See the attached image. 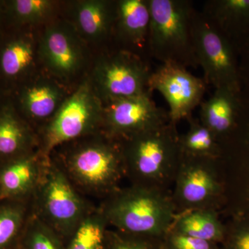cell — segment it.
Masks as SVG:
<instances>
[{"label": "cell", "mask_w": 249, "mask_h": 249, "mask_svg": "<svg viewBox=\"0 0 249 249\" xmlns=\"http://www.w3.org/2000/svg\"><path fill=\"white\" fill-rule=\"evenodd\" d=\"M58 149L61 150L51 156L83 196L103 200L121 188L125 168L119 141L101 132Z\"/></svg>", "instance_id": "6da1fadb"}, {"label": "cell", "mask_w": 249, "mask_h": 249, "mask_svg": "<svg viewBox=\"0 0 249 249\" xmlns=\"http://www.w3.org/2000/svg\"><path fill=\"white\" fill-rule=\"evenodd\" d=\"M179 135L170 121L120 141L130 184L172 191L181 157Z\"/></svg>", "instance_id": "7a4b0ae2"}, {"label": "cell", "mask_w": 249, "mask_h": 249, "mask_svg": "<svg viewBox=\"0 0 249 249\" xmlns=\"http://www.w3.org/2000/svg\"><path fill=\"white\" fill-rule=\"evenodd\" d=\"M171 191L130 184L121 187L99 206L113 229L162 239L177 215Z\"/></svg>", "instance_id": "3957f363"}, {"label": "cell", "mask_w": 249, "mask_h": 249, "mask_svg": "<svg viewBox=\"0 0 249 249\" xmlns=\"http://www.w3.org/2000/svg\"><path fill=\"white\" fill-rule=\"evenodd\" d=\"M150 11L149 55L160 63L199 67L192 22L196 9L190 0H148Z\"/></svg>", "instance_id": "277c9868"}, {"label": "cell", "mask_w": 249, "mask_h": 249, "mask_svg": "<svg viewBox=\"0 0 249 249\" xmlns=\"http://www.w3.org/2000/svg\"><path fill=\"white\" fill-rule=\"evenodd\" d=\"M95 206L77 190L51 156L31 199L32 212L65 242Z\"/></svg>", "instance_id": "5b68a950"}, {"label": "cell", "mask_w": 249, "mask_h": 249, "mask_svg": "<svg viewBox=\"0 0 249 249\" xmlns=\"http://www.w3.org/2000/svg\"><path fill=\"white\" fill-rule=\"evenodd\" d=\"M103 109L92 82L85 80L42 126L38 134L39 151L49 158L62 145L101 132Z\"/></svg>", "instance_id": "8992f818"}, {"label": "cell", "mask_w": 249, "mask_h": 249, "mask_svg": "<svg viewBox=\"0 0 249 249\" xmlns=\"http://www.w3.org/2000/svg\"><path fill=\"white\" fill-rule=\"evenodd\" d=\"M171 193L177 215L196 210L219 212L225 186L219 158L181 155Z\"/></svg>", "instance_id": "52a82bcc"}, {"label": "cell", "mask_w": 249, "mask_h": 249, "mask_svg": "<svg viewBox=\"0 0 249 249\" xmlns=\"http://www.w3.org/2000/svg\"><path fill=\"white\" fill-rule=\"evenodd\" d=\"M240 102L235 127L219 142V160L222 169H233L224 176L226 204L235 215H249V86L242 88Z\"/></svg>", "instance_id": "ba28073f"}, {"label": "cell", "mask_w": 249, "mask_h": 249, "mask_svg": "<svg viewBox=\"0 0 249 249\" xmlns=\"http://www.w3.org/2000/svg\"><path fill=\"white\" fill-rule=\"evenodd\" d=\"M192 34L196 59L206 84L214 89L227 88L240 92L243 87L239 54L201 11L196 10L193 16Z\"/></svg>", "instance_id": "9c48e42d"}, {"label": "cell", "mask_w": 249, "mask_h": 249, "mask_svg": "<svg viewBox=\"0 0 249 249\" xmlns=\"http://www.w3.org/2000/svg\"><path fill=\"white\" fill-rule=\"evenodd\" d=\"M152 71L147 60L117 49L98 60L93 73V86L106 104L150 91L148 83Z\"/></svg>", "instance_id": "30bf717a"}, {"label": "cell", "mask_w": 249, "mask_h": 249, "mask_svg": "<svg viewBox=\"0 0 249 249\" xmlns=\"http://www.w3.org/2000/svg\"><path fill=\"white\" fill-rule=\"evenodd\" d=\"M151 91L104 104L101 132L114 140H124L170 122L168 110L157 106Z\"/></svg>", "instance_id": "8fae6325"}, {"label": "cell", "mask_w": 249, "mask_h": 249, "mask_svg": "<svg viewBox=\"0 0 249 249\" xmlns=\"http://www.w3.org/2000/svg\"><path fill=\"white\" fill-rule=\"evenodd\" d=\"M207 86L204 78L173 62L160 63L148 83L149 90L158 91L168 103L170 121L175 124L193 115L202 102Z\"/></svg>", "instance_id": "7c38bea8"}, {"label": "cell", "mask_w": 249, "mask_h": 249, "mask_svg": "<svg viewBox=\"0 0 249 249\" xmlns=\"http://www.w3.org/2000/svg\"><path fill=\"white\" fill-rule=\"evenodd\" d=\"M49 158L37 149L0 163V199L31 200Z\"/></svg>", "instance_id": "4fadbf2b"}, {"label": "cell", "mask_w": 249, "mask_h": 249, "mask_svg": "<svg viewBox=\"0 0 249 249\" xmlns=\"http://www.w3.org/2000/svg\"><path fill=\"white\" fill-rule=\"evenodd\" d=\"M150 11L148 0L116 1L113 35L124 45L123 51L147 60L149 55Z\"/></svg>", "instance_id": "5bb4252c"}, {"label": "cell", "mask_w": 249, "mask_h": 249, "mask_svg": "<svg viewBox=\"0 0 249 249\" xmlns=\"http://www.w3.org/2000/svg\"><path fill=\"white\" fill-rule=\"evenodd\" d=\"M40 53L49 70L60 76L73 75L83 62V51L76 34L63 24H54L46 29Z\"/></svg>", "instance_id": "9a60e30c"}, {"label": "cell", "mask_w": 249, "mask_h": 249, "mask_svg": "<svg viewBox=\"0 0 249 249\" xmlns=\"http://www.w3.org/2000/svg\"><path fill=\"white\" fill-rule=\"evenodd\" d=\"M201 11L240 56L249 41V0H208Z\"/></svg>", "instance_id": "2e32d148"}, {"label": "cell", "mask_w": 249, "mask_h": 249, "mask_svg": "<svg viewBox=\"0 0 249 249\" xmlns=\"http://www.w3.org/2000/svg\"><path fill=\"white\" fill-rule=\"evenodd\" d=\"M38 135L11 108L0 110V163L37 150Z\"/></svg>", "instance_id": "e0dca14e"}, {"label": "cell", "mask_w": 249, "mask_h": 249, "mask_svg": "<svg viewBox=\"0 0 249 249\" xmlns=\"http://www.w3.org/2000/svg\"><path fill=\"white\" fill-rule=\"evenodd\" d=\"M240 92L227 88L214 89L212 96L199 106V121L215 134L219 142L235 127Z\"/></svg>", "instance_id": "ac0fdd59"}, {"label": "cell", "mask_w": 249, "mask_h": 249, "mask_svg": "<svg viewBox=\"0 0 249 249\" xmlns=\"http://www.w3.org/2000/svg\"><path fill=\"white\" fill-rule=\"evenodd\" d=\"M116 1L86 0L75 7V19L80 32L88 38L104 40L113 35Z\"/></svg>", "instance_id": "d6986e66"}, {"label": "cell", "mask_w": 249, "mask_h": 249, "mask_svg": "<svg viewBox=\"0 0 249 249\" xmlns=\"http://www.w3.org/2000/svg\"><path fill=\"white\" fill-rule=\"evenodd\" d=\"M20 100L29 119L47 123L63 102V93L53 82L39 80L24 88Z\"/></svg>", "instance_id": "ffe728a7"}, {"label": "cell", "mask_w": 249, "mask_h": 249, "mask_svg": "<svg viewBox=\"0 0 249 249\" xmlns=\"http://www.w3.org/2000/svg\"><path fill=\"white\" fill-rule=\"evenodd\" d=\"M170 230L220 245L225 234V224L218 211L196 210L176 215Z\"/></svg>", "instance_id": "44dd1931"}, {"label": "cell", "mask_w": 249, "mask_h": 249, "mask_svg": "<svg viewBox=\"0 0 249 249\" xmlns=\"http://www.w3.org/2000/svg\"><path fill=\"white\" fill-rule=\"evenodd\" d=\"M109 227L102 210L95 206L67 241L66 249H106Z\"/></svg>", "instance_id": "7402d4cb"}, {"label": "cell", "mask_w": 249, "mask_h": 249, "mask_svg": "<svg viewBox=\"0 0 249 249\" xmlns=\"http://www.w3.org/2000/svg\"><path fill=\"white\" fill-rule=\"evenodd\" d=\"M186 120L189 124L188 130L180 134L178 142L181 155L219 158L220 144L215 134L193 115Z\"/></svg>", "instance_id": "603a6c76"}, {"label": "cell", "mask_w": 249, "mask_h": 249, "mask_svg": "<svg viewBox=\"0 0 249 249\" xmlns=\"http://www.w3.org/2000/svg\"><path fill=\"white\" fill-rule=\"evenodd\" d=\"M31 211V200L0 201V249L19 238Z\"/></svg>", "instance_id": "cb8c5ba5"}, {"label": "cell", "mask_w": 249, "mask_h": 249, "mask_svg": "<svg viewBox=\"0 0 249 249\" xmlns=\"http://www.w3.org/2000/svg\"><path fill=\"white\" fill-rule=\"evenodd\" d=\"M19 238L21 249H66L65 241L32 211Z\"/></svg>", "instance_id": "d4e9b609"}, {"label": "cell", "mask_w": 249, "mask_h": 249, "mask_svg": "<svg viewBox=\"0 0 249 249\" xmlns=\"http://www.w3.org/2000/svg\"><path fill=\"white\" fill-rule=\"evenodd\" d=\"M34 47L30 40L19 38L11 41L1 52V71L11 78L20 76L30 68L34 62Z\"/></svg>", "instance_id": "484cf974"}, {"label": "cell", "mask_w": 249, "mask_h": 249, "mask_svg": "<svg viewBox=\"0 0 249 249\" xmlns=\"http://www.w3.org/2000/svg\"><path fill=\"white\" fill-rule=\"evenodd\" d=\"M106 249H165L162 239L129 235L109 229Z\"/></svg>", "instance_id": "4316f807"}, {"label": "cell", "mask_w": 249, "mask_h": 249, "mask_svg": "<svg viewBox=\"0 0 249 249\" xmlns=\"http://www.w3.org/2000/svg\"><path fill=\"white\" fill-rule=\"evenodd\" d=\"M11 10L20 22H40L52 14L53 2L49 0H16L11 1Z\"/></svg>", "instance_id": "83f0119b"}, {"label": "cell", "mask_w": 249, "mask_h": 249, "mask_svg": "<svg viewBox=\"0 0 249 249\" xmlns=\"http://www.w3.org/2000/svg\"><path fill=\"white\" fill-rule=\"evenodd\" d=\"M221 249H249V215H235L225 224V234Z\"/></svg>", "instance_id": "f1b7e54d"}, {"label": "cell", "mask_w": 249, "mask_h": 249, "mask_svg": "<svg viewBox=\"0 0 249 249\" xmlns=\"http://www.w3.org/2000/svg\"><path fill=\"white\" fill-rule=\"evenodd\" d=\"M165 249H221L220 245L169 230L162 238Z\"/></svg>", "instance_id": "f546056e"}, {"label": "cell", "mask_w": 249, "mask_h": 249, "mask_svg": "<svg viewBox=\"0 0 249 249\" xmlns=\"http://www.w3.org/2000/svg\"><path fill=\"white\" fill-rule=\"evenodd\" d=\"M239 68L242 87L249 86V41L239 56Z\"/></svg>", "instance_id": "4dcf8cb0"}, {"label": "cell", "mask_w": 249, "mask_h": 249, "mask_svg": "<svg viewBox=\"0 0 249 249\" xmlns=\"http://www.w3.org/2000/svg\"><path fill=\"white\" fill-rule=\"evenodd\" d=\"M0 201H1V199H0Z\"/></svg>", "instance_id": "1f68e13d"}, {"label": "cell", "mask_w": 249, "mask_h": 249, "mask_svg": "<svg viewBox=\"0 0 249 249\" xmlns=\"http://www.w3.org/2000/svg\"></svg>", "instance_id": "d6a6232c"}]
</instances>
